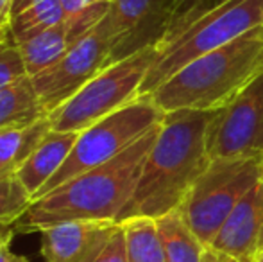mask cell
<instances>
[{"instance_id":"obj_1","label":"cell","mask_w":263,"mask_h":262,"mask_svg":"<svg viewBox=\"0 0 263 262\" xmlns=\"http://www.w3.org/2000/svg\"><path fill=\"white\" fill-rule=\"evenodd\" d=\"M211 113L213 110H176L165 113L138 185L122 210L118 223L131 217L156 219L179 208L211 162L204 142Z\"/></svg>"},{"instance_id":"obj_2","label":"cell","mask_w":263,"mask_h":262,"mask_svg":"<svg viewBox=\"0 0 263 262\" xmlns=\"http://www.w3.org/2000/svg\"><path fill=\"white\" fill-rule=\"evenodd\" d=\"M163 123V120H161ZM161 123L151 128L118 156L70 178L31 203L22 217L25 230L73 219L117 221L133 198L143 164L154 146Z\"/></svg>"},{"instance_id":"obj_3","label":"cell","mask_w":263,"mask_h":262,"mask_svg":"<svg viewBox=\"0 0 263 262\" xmlns=\"http://www.w3.org/2000/svg\"><path fill=\"white\" fill-rule=\"evenodd\" d=\"M263 72V25L199 56L151 94L163 112L217 110Z\"/></svg>"},{"instance_id":"obj_4","label":"cell","mask_w":263,"mask_h":262,"mask_svg":"<svg viewBox=\"0 0 263 262\" xmlns=\"http://www.w3.org/2000/svg\"><path fill=\"white\" fill-rule=\"evenodd\" d=\"M258 25H263V0H226L172 42L158 47V56L143 79L140 95H151L177 70Z\"/></svg>"},{"instance_id":"obj_5","label":"cell","mask_w":263,"mask_h":262,"mask_svg":"<svg viewBox=\"0 0 263 262\" xmlns=\"http://www.w3.org/2000/svg\"><path fill=\"white\" fill-rule=\"evenodd\" d=\"M263 180V156L258 158H217L211 160L183 199L177 212L201 239L211 248L226 219L231 216L240 199Z\"/></svg>"},{"instance_id":"obj_6","label":"cell","mask_w":263,"mask_h":262,"mask_svg":"<svg viewBox=\"0 0 263 262\" xmlns=\"http://www.w3.org/2000/svg\"><path fill=\"white\" fill-rule=\"evenodd\" d=\"M163 117L165 112L151 99V95H140L111 115L88 126L77 135L76 144L63 167L32 198V201L54 190L61 183L68 182L73 176L83 174L118 156L140 136L145 135L151 128L161 123Z\"/></svg>"},{"instance_id":"obj_7","label":"cell","mask_w":263,"mask_h":262,"mask_svg":"<svg viewBox=\"0 0 263 262\" xmlns=\"http://www.w3.org/2000/svg\"><path fill=\"white\" fill-rule=\"evenodd\" d=\"M158 56V47H147L107 65L77 94L49 113L55 131L81 133L140 97V88Z\"/></svg>"},{"instance_id":"obj_8","label":"cell","mask_w":263,"mask_h":262,"mask_svg":"<svg viewBox=\"0 0 263 262\" xmlns=\"http://www.w3.org/2000/svg\"><path fill=\"white\" fill-rule=\"evenodd\" d=\"M115 40L117 38L107 13L104 20L90 34L70 47L61 60L38 76L31 77L38 101L47 115L77 94L101 70L111 65Z\"/></svg>"},{"instance_id":"obj_9","label":"cell","mask_w":263,"mask_h":262,"mask_svg":"<svg viewBox=\"0 0 263 262\" xmlns=\"http://www.w3.org/2000/svg\"><path fill=\"white\" fill-rule=\"evenodd\" d=\"M204 142L211 160L263 156V72L228 104L213 110Z\"/></svg>"},{"instance_id":"obj_10","label":"cell","mask_w":263,"mask_h":262,"mask_svg":"<svg viewBox=\"0 0 263 262\" xmlns=\"http://www.w3.org/2000/svg\"><path fill=\"white\" fill-rule=\"evenodd\" d=\"M179 0H111L109 18L115 31L111 63L165 40Z\"/></svg>"},{"instance_id":"obj_11","label":"cell","mask_w":263,"mask_h":262,"mask_svg":"<svg viewBox=\"0 0 263 262\" xmlns=\"http://www.w3.org/2000/svg\"><path fill=\"white\" fill-rule=\"evenodd\" d=\"M211 248L243 262L263 253V180L258 182L226 219Z\"/></svg>"},{"instance_id":"obj_12","label":"cell","mask_w":263,"mask_h":262,"mask_svg":"<svg viewBox=\"0 0 263 262\" xmlns=\"http://www.w3.org/2000/svg\"><path fill=\"white\" fill-rule=\"evenodd\" d=\"M117 221L73 219L49 224L42 232L45 262H84L117 230Z\"/></svg>"},{"instance_id":"obj_13","label":"cell","mask_w":263,"mask_h":262,"mask_svg":"<svg viewBox=\"0 0 263 262\" xmlns=\"http://www.w3.org/2000/svg\"><path fill=\"white\" fill-rule=\"evenodd\" d=\"M79 133L50 130L16 172V178L34 198L63 167Z\"/></svg>"},{"instance_id":"obj_14","label":"cell","mask_w":263,"mask_h":262,"mask_svg":"<svg viewBox=\"0 0 263 262\" xmlns=\"http://www.w3.org/2000/svg\"><path fill=\"white\" fill-rule=\"evenodd\" d=\"M47 117L29 76L0 88V131L16 130Z\"/></svg>"},{"instance_id":"obj_15","label":"cell","mask_w":263,"mask_h":262,"mask_svg":"<svg viewBox=\"0 0 263 262\" xmlns=\"http://www.w3.org/2000/svg\"><path fill=\"white\" fill-rule=\"evenodd\" d=\"M16 45L20 49L27 76L34 77L49 66H52L58 60H61L68 53L70 47H73V43L70 40L68 25L63 20L54 27L47 29L32 38L24 40Z\"/></svg>"},{"instance_id":"obj_16","label":"cell","mask_w":263,"mask_h":262,"mask_svg":"<svg viewBox=\"0 0 263 262\" xmlns=\"http://www.w3.org/2000/svg\"><path fill=\"white\" fill-rule=\"evenodd\" d=\"M50 130L52 126L47 115L31 126L0 131V180L16 176L18 169Z\"/></svg>"},{"instance_id":"obj_17","label":"cell","mask_w":263,"mask_h":262,"mask_svg":"<svg viewBox=\"0 0 263 262\" xmlns=\"http://www.w3.org/2000/svg\"><path fill=\"white\" fill-rule=\"evenodd\" d=\"M154 221L165 250L166 262H202L208 248L190 230L177 210L156 217Z\"/></svg>"},{"instance_id":"obj_18","label":"cell","mask_w":263,"mask_h":262,"mask_svg":"<svg viewBox=\"0 0 263 262\" xmlns=\"http://www.w3.org/2000/svg\"><path fill=\"white\" fill-rule=\"evenodd\" d=\"M65 20L61 0H27L16 14L9 16L11 42L20 43Z\"/></svg>"},{"instance_id":"obj_19","label":"cell","mask_w":263,"mask_h":262,"mask_svg":"<svg viewBox=\"0 0 263 262\" xmlns=\"http://www.w3.org/2000/svg\"><path fill=\"white\" fill-rule=\"evenodd\" d=\"M127 262H166L156 221L153 217H131L122 221Z\"/></svg>"},{"instance_id":"obj_20","label":"cell","mask_w":263,"mask_h":262,"mask_svg":"<svg viewBox=\"0 0 263 262\" xmlns=\"http://www.w3.org/2000/svg\"><path fill=\"white\" fill-rule=\"evenodd\" d=\"M32 203V196L16 176L0 180V228L16 223Z\"/></svg>"},{"instance_id":"obj_21","label":"cell","mask_w":263,"mask_h":262,"mask_svg":"<svg viewBox=\"0 0 263 262\" xmlns=\"http://www.w3.org/2000/svg\"><path fill=\"white\" fill-rule=\"evenodd\" d=\"M224 2L226 0H179L176 14H174L172 25H170L165 40H163L159 45H165V43L172 42V40L177 38V36H179L181 32L188 27V25L194 24L195 20H199L201 16H204L208 11L215 9V7H218Z\"/></svg>"},{"instance_id":"obj_22","label":"cell","mask_w":263,"mask_h":262,"mask_svg":"<svg viewBox=\"0 0 263 262\" xmlns=\"http://www.w3.org/2000/svg\"><path fill=\"white\" fill-rule=\"evenodd\" d=\"M27 76L24 60H22L20 49L14 42L0 43V88L14 83Z\"/></svg>"},{"instance_id":"obj_23","label":"cell","mask_w":263,"mask_h":262,"mask_svg":"<svg viewBox=\"0 0 263 262\" xmlns=\"http://www.w3.org/2000/svg\"><path fill=\"white\" fill-rule=\"evenodd\" d=\"M84 262H127V248H125V234L122 224L118 223L117 230L109 239L95 250Z\"/></svg>"},{"instance_id":"obj_24","label":"cell","mask_w":263,"mask_h":262,"mask_svg":"<svg viewBox=\"0 0 263 262\" xmlns=\"http://www.w3.org/2000/svg\"><path fill=\"white\" fill-rule=\"evenodd\" d=\"M102 2H111V0H61V6L65 11V16H73V14Z\"/></svg>"},{"instance_id":"obj_25","label":"cell","mask_w":263,"mask_h":262,"mask_svg":"<svg viewBox=\"0 0 263 262\" xmlns=\"http://www.w3.org/2000/svg\"><path fill=\"white\" fill-rule=\"evenodd\" d=\"M202 262H243V260H238V259H235V257H229V255H226V253H220L213 248H208Z\"/></svg>"},{"instance_id":"obj_26","label":"cell","mask_w":263,"mask_h":262,"mask_svg":"<svg viewBox=\"0 0 263 262\" xmlns=\"http://www.w3.org/2000/svg\"><path fill=\"white\" fill-rule=\"evenodd\" d=\"M0 262H27V259L13 253L9 248V244H7V246H4L2 252H0Z\"/></svg>"},{"instance_id":"obj_27","label":"cell","mask_w":263,"mask_h":262,"mask_svg":"<svg viewBox=\"0 0 263 262\" xmlns=\"http://www.w3.org/2000/svg\"><path fill=\"white\" fill-rule=\"evenodd\" d=\"M11 40V32H9V18L0 22V43Z\"/></svg>"},{"instance_id":"obj_28","label":"cell","mask_w":263,"mask_h":262,"mask_svg":"<svg viewBox=\"0 0 263 262\" xmlns=\"http://www.w3.org/2000/svg\"><path fill=\"white\" fill-rule=\"evenodd\" d=\"M11 4H13V0H0V22L9 18Z\"/></svg>"},{"instance_id":"obj_29","label":"cell","mask_w":263,"mask_h":262,"mask_svg":"<svg viewBox=\"0 0 263 262\" xmlns=\"http://www.w3.org/2000/svg\"><path fill=\"white\" fill-rule=\"evenodd\" d=\"M11 239H13V232H9V230H0V252H2V248L4 246H7L11 242Z\"/></svg>"},{"instance_id":"obj_30","label":"cell","mask_w":263,"mask_h":262,"mask_svg":"<svg viewBox=\"0 0 263 262\" xmlns=\"http://www.w3.org/2000/svg\"><path fill=\"white\" fill-rule=\"evenodd\" d=\"M25 2H27V0H13V4H11V13H9V16H11V14H16L18 11H20L22 7L25 6Z\"/></svg>"},{"instance_id":"obj_31","label":"cell","mask_w":263,"mask_h":262,"mask_svg":"<svg viewBox=\"0 0 263 262\" xmlns=\"http://www.w3.org/2000/svg\"><path fill=\"white\" fill-rule=\"evenodd\" d=\"M254 262H263V253H261V255H260V257H258V259H256V260H254Z\"/></svg>"}]
</instances>
